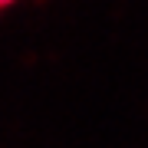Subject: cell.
I'll return each mask as SVG.
<instances>
[{"label": "cell", "mask_w": 148, "mask_h": 148, "mask_svg": "<svg viewBox=\"0 0 148 148\" xmlns=\"http://www.w3.org/2000/svg\"><path fill=\"white\" fill-rule=\"evenodd\" d=\"M10 3H16V0H0V7H10Z\"/></svg>", "instance_id": "cell-1"}]
</instances>
